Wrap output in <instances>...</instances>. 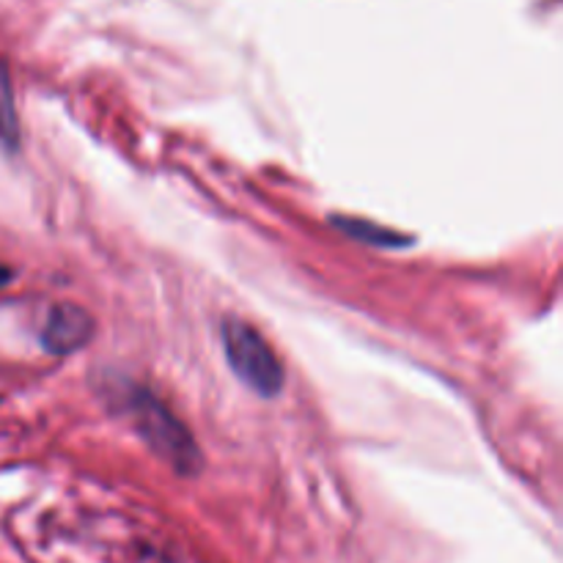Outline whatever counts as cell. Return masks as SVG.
I'll use <instances>...</instances> for the list:
<instances>
[{
	"instance_id": "6",
	"label": "cell",
	"mask_w": 563,
	"mask_h": 563,
	"mask_svg": "<svg viewBox=\"0 0 563 563\" xmlns=\"http://www.w3.org/2000/svg\"><path fill=\"white\" fill-rule=\"evenodd\" d=\"M9 280H11V269L0 267V286H3V284H9Z\"/></svg>"
},
{
	"instance_id": "4",
	"label": "cell",
	"mask_w": 563,
	"mask_h": 563,
	"mask_svg": "<svg viewBox=\"0 0 563 563\" xmlns=\"http://www.w3.org/2000/svg\"><path fill=\"white\" fill-rule=\"evenodd\" d=\"M0 148L9 154L20 148V119H16L14 88H11L9 66H5L3 58H0Z\"/></svg>"
},
{
	"instance_id": "1",
	"label": "cell",
	"mask_w": 563,
	"mask_h": 563,
	"mask_svg": "<svg viewBox=\"0 0 563 563\" xmlns=\"http://www.w3.org/2000/svg\"><path fill=\"white\" fill-rule=\"evenodd\" d=\"M126 410H130L135 429L146 440L148 449L163 456L165 462H170L174 471L190 476L201 467V451H198L192 434L152 390L132 388V394L126 396Z\"/></svg>"
},
{
	"instance_id": "5",
	"label": "cell",
	"mask_w": 563,
	"mask_h": 563,
	"mask_svg": "<svg viewBox=\"0 0 563 563\" xmlns=\"http://www.w3.org/2000/svg\"><path fill=\"white\" fill-rule=\"evenodd\" d=\"M333 225L339 231H344L346 236L357 242H366V245L374 247H405L407 236L405 234H396V231L383 229L377 223H368V220H357V218H333Z\"/></svg>"
},
{
	"instance_id": "3",
	"label": "cell",
	"mask_w": 563,
	"mask_h": 563,
	"mask_svg": "<svg viewBox=\"0 0 563 563\" xmlns=\"http://www.w3.org/2000/svg\"><path fill=\"white\" fill-rule=\"evenodd\" d=\"M91 313L82 311L80 306H71V302H58L42 328V346L49 355H71V352L82 350L91 341Z\"/></svg>"
},
{
	"instance_id": "2",
	"label": "cell",
	"mask_w": 563,
	"mask_h": 563,
	"mask_svg": "<svg viewBox=\"0 0 563 563\" xmlns=\"http://www.w3.org/2000/svg\"><path fill=\"white\" fill-rule=\"evenodd\" d=\"M220 335H223L225 361L240 383L264 399L278 396L284 388V366L269 341L242 319H225Z\"/></svg>"
}]
</instances>
